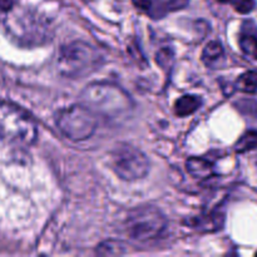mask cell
I'll use <instances>...</instances> for the list:
<instances>
[{
	"label": "cell",
	"instance_id": "4fadbf2b",
	"mask_svg": "<svg viewBox=\"0 0 257 257\" xmlns=\"http://www.w3.org/2000/svg\"><path fill=\"white\" fill-rule=\"evenodd\" d=\"M257 148V131H248L236 143V152L243 153Z\"/></svg>",
	"mask_w": 257,
	"mask_h": 257
},
{
	"label": "cell",
	"instance_id": "3957f363",
	"mask_svg": "<svg viewBox=\"0 0 257 257\" xmlns=\"http://www.w3.org/2000/svg\"><path fill=\"white\" fill-rule=\"evenodd\" d=\"M99 52L84 42H73L60 49L58 68L63 75L77 78L87 75L100 65Z\"/></svg>",
	"mask_w": 257,
	"mask_h": 257
},
{
	"label": "cell",
	"instance_id": "9a60e30c",
	"mask_svg": "<svg viewBox=\"0 0 257 257\" xmlns=\"http://www.w3.org/2000/svg\"><path fill=\"white\" fill-rule=\"evenodd\" d=\"M173 59H175V53L170 48H163L156 55V62L160 67H162L163 69H167L172 65Z\"/></svg>",
	"mask_w": 257,
	"mask_h": 257
},
{
	"label": "cell",
	"instance_id": "8992f818",
	"mask_svg": "<svg viewBox=\"0 0 257 257\" xmlns=\"http://www.w3.org/2000/svg\"><path fill=\"white\" fill-rule=\"evenodd\" d=\"M112 166L119 178L137 181L146 177L150 162L142 151L131 145H119L112 153Z\"/></svg>",
	"mask_w": 257,
	"mask_h": 257
},
{
	"label": "cell",
	"instance_id": "7c38bea8",
	"mask_svg": "<svg viewBox=\"0 0 257 257\" xmlns=\"http://www.w3.org/2000/svg\"><path fill=\"white\" fill-rule=\"evenodd\" d=\"M236 88L245 93L257 92V72H246L236 82Z\"/></svg>",
	"mask_w": 257,
	"mask_h": 257
},
{
	"label": "cell",
	"instance_id": "2e32d148",
	"mask_svg": "<svg viewBox=\"0 0 257 257\" xmlns=\"http://www.w3.org/2000/svg\"><path fill=\"white\" fill-rule=\"evenodd\" d=\"M228 3L241 14H248L255 8V0H228Z\"/></svg>",
	"mask_w": 257,
	"mask_h": 257
},
{
	"label": "cell",
	"instance_id": "ac0fdd59",
	"mask_svg": "<svg viewBox=\"0 0 257 257\" xmlns=\"http://www.w3.org/2000/svg\"><path fill=\"white\" fill-rule=\"evenodd\" d=\"M132 3L138 8V9L145 10L148 14L152 12L153 4H155V2H152V0H132Z\"/></svg>",
	"mask_w": 257,
	"mask_h": 257
},
{
	"label": "cell",
	"instance_id": "9c48e42d",
	"mask_svg": "<svg viewBox=\"0 0 257 257\" xmlns=\"http://www.w3.org/2000/svg\"><path fill=\"white\" fill-rule=\"evenodd\" d=\"M202 104V99L198 95H183L176 102L175 113L178 117H187L195 113Z\"/></svg>",
	"mask_w": 257,
	"mask_h": 257
},
{
	"label": "cell",
	"instance_id": "44dd1931",
	"mask_svg": "<svg viewBox=\"0 0 257 257\" xmlns=\"http://www.w3.org/2000/svg\"><path fill=\"white\" fill-rule=\"evenodd\" d=\"M256 255H257V252H256Z\"/></svg>",
	"mask_w": 257,
	"mask_h": 257
},
{
	"label": "cell",
	"instance_id": "ba28073f",
	"mask_svg": "<svg viewBox=\"0 0 257 257\" xmlns=\"http://www.w3.org/2000/svg\"><path fill=\"white\" fill-rule=\"evenodd\" d=\"M223 222H225L223 213L212 211L208 215L202 216V217L195 220V227H197L201 231H205V232H213V231L222 228Z\"/></svg>",
	"mask_w": 257,
	"mask_h": 257
},
{
	"label": "cell",
	"instance_id": "277c9868",
	"mask_svg": "<svg viewBox=\"0 0 257 257\" xmlns=\"http://www.w3.org/2000/svg\"><path fill=\"white\" fill-rule=\"evenodd\" d=\"M97 117L89 108L79 103L60 110L57 115V125L68 140L80 142L90 138L95 132Z\"/></svg>",
	"mask_w": 257,
	"mask_h": 257
},
{
	"label": "cell",
	"instance_id": "ffe728a7",
	"mask_svg": "<svg viewBox=\"0 0 257 257\" xmlns=\"http://www.w3.org/2000/svg\"><path fill=\"white\" fill-rule=\"evenodd\" d=\"M221 2H223V3H226V2H228V0H221Z\"/></svg>",
	"mask_w": 257,
	"mask_h": 257
},
{
	"label": "cell",
	"instance_id": "6da1fadb",
	"mask_svg": "<svg viewBox=\"0 0 257 257\" xmlns=\"http://www.w3.org/2000/svg\"><path fill=\"white\" fill-rule=\"evenodd\" d=\"M80 103L97 115L115 118L125 114L133 108L130 95L110 83H92L80 93Z\"/></svg>",
	"mask_w": 257,
	"mask_h": 257
},
{
	"label": "cell",
	"instance_id": "52a82bcc",
	"mask_svg": "<svg viewBox=\"0 0 257 257\" xmlns=\"http://www.w3.org/2000/svg\"><path fill=\"white\" fill-rule=\"evenodd\" d=\"M188 173L197 180H210L213 176V166L202 158H190L186 162Z\"/></svg>",
	"mask_w": 257,
	"mask_h": 257
},
{
	"label": "cell",
	"instance_id": "7a4b0ae2",
	"mask_svg": "<svg viewBox=\"0 0 257 257\" xmlns=\"http://www.w3.org/2000/svg\"><path fill=\"white\" fill-rule=\"evenodd\" d=\"M37 123L29 113L9 102H0V138L18 146L37 141Z\"/></svg>",
	"mask_w": 257,
	"mask_h": 257
},
{
	"label": "cell",
	"instance_id": "e0dca14e",
	"mask_svg": "<svg viewBox=\"0 0 257 257\" xmlns=\"http://www.w3.org/2000/svg\"><path fill=\"white\" fill-rule=\"evenodd\" d=\"M188 3H190V0H168L166 5H167V9L170 12H177V10H181L187 7Z\"/></svg>",
	"mask_w": 257,
	"mask_h": 257
},
{
	"label": "cell",
	"instance_id": "30bf717a",
	"mask_svg": "<svg viewBox=\"0 0 257 257\" xmlns=\"http://www.w3.org/2000/svg\"><path fill=\"white\" fill-rule=\"evenodd\" d=\"M223 59H225V52L221 43L211 42L206 45L202 52V60L206 65L216 68Z\"/></svg>",
	"mask_w": 257,
	"mask_h": 257
},
{
	"label": "cell",
	"instance_id": "5bb4252c",
	"mask_svg": "<svg viewBox=\"0 0 257 257\" xmlns=\"http://www.w3.org/2000/svg\"><path fill=\"white\" fill-rule=\"evenodd\" d=\"M240 47L248 57L257 60V37L251 33H243L240 38Z\"/></svg>",
	"mask_w": 257,
	"mask_h": 257
},
{
	"label": "cell",
	"instance_id": "8fae6325",
	"mask_svg": "<svg viewBox=\"0 0 257 257\" xmlns=\"http://www.w3.org/2000/svg\"><path fill=\"white\" fill-rule=\"evenodd\" d=\"M95 252L100 256H120L127 253V248H125L124 243L120 241L108 240L98 245Z\"/></svg>",
	"mask_w": 257,
	"mask_h": 257
},
{
	"label": "cell",
	"instance_id": "5b68a950",
	"mask_svg": "<svg viewBox=\"0 0 257 257\" xmlns=\"http://www.w3.org/2000/svg\"><path fill=\"white\" fill-rule=\"evenodd\" d=\"M167 221L158 208L152 206L137 207L128 213L125 230L131 238L140 242L155 240L165 231Z\"/></svg>",
	"mask_w": 257,
	"mask_h": 257
},
{
	"label": "cell",
	"instance_id": "d6986e66",
	"mask_svg": "<svg viewBox=\"0 0 257 257\" xmlns=\"http://www.w3.org/2000/svg\"><path fill=\"white\" fill-rule=\"evenodd\" d=\"M18 0H0V15L12 9Z\"/></svg>",
	"mask_w": 257,
	"mask_h": 257
}]
</instances>
